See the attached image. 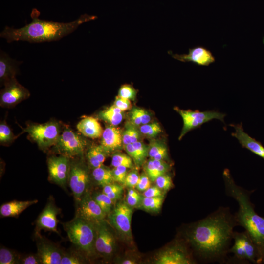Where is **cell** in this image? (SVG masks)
Returning a JSON list of instances; mask_svg holds the SVG:
<instances>
[{
  "label": "cell",
  "mask_w": 264,
  "mask_h": 264,
  "mask_svg": "<svg viewBox=\"0 0 264 264\" xmlns=\"http://www.w3.org/2000/svg\"><path fill=\"white\" fill-rule=\"evenodd\" d=\"M237 225L229 209L220 207L191 225L186 231V239L202 261L223 262Z\"/></svg>",
  "instance_id": "obj_1"
},
{
  "label": "cell",
  "mask_w": 264,
  "mask_h": 264,
  "mask_svg": "<svg viewBox=\"0 0 264 264\" xmlns=\"http://www.w3.org/2000/svg\"><path fill=\"white\" fill-rule=\"evenodd\" d=\"M38 15L39 14L35 15L32 11V20L30 23L20 28L6 26L0 33V37L8 42L22 41L42 43L57 41L76 30L84 22L96 18L95 16L85 14L73 21L64 23L40 19Z\"/></svg>",
  "instance_id": "obj_2"
},
{
  "label": "cell",
  "mask_w": 264,
  "mask_h": 264,
  "mask_svg": "<svg viewBox=\"0 0 264 264\" xmlns=\"http://www.w3.org/2000/svg\"><path fill=\"white\" fill-rule=\"evenodd\" d=\"M226 194L238 202L239 209L234 215L238 225L244 227L254 243L258 252L257 264H264V218L255 211L251 202V191L237 185L227 169L223 173Z\"/></svg>",
  "instance_id": "obj_3"
},
{
  "label": "cell",
  "mask_w": 264,
  "mask_h": 264,
  "mask_svg": "<svg viewBox=\"0 0 264 264\" xmlns=\"http://www.w3.org/2000/svg\"><path fill=\"white\" fill-rule=\"evenodd\" d=\"M64 228L70 242L88 255L94 252L96 228L95 224L76 216L66 223Z\"/></svg>",
  "instance_id": "obj_4"
},
{
  "label": "cell",
  "mask_w": 264,
  "mask_h": 264,
  "mask_svg": "<svg viewBox=\"0 0 264 264\" xmlns=\"http://www.w3.org/2000/svg\"><path fill=\"white\" fill-rule=\"evenodd\" d=\"M41 149L55 145L60 136V127L55 121L29 125L25 130Z\"/></svg>",
  "instance_id": "obj_5"
},
{
  "label": "cell",
  "mask_w": 264,
  "mask_h": 264,
  "mask_svg": "<svg viewBox=\"0 0 264 264\" xmlns=\"http://www.w3.org/2000/svg\"><path fill=\"white\" fill-rule=\"evenodd\" d=\"M175 110L181 116L183 125L181 133L179 137L180 140L189 131L197 128L203 124L214 119L224 121L225 114L215 111H199L198 110H182L178 108Z\"/></svg>",
  "instance_id": "obj_6"
},
{
  "label": "cell",
  "mask_w": 264,
  "mask_h": 264,
  "mask_svg": "<svg viewBox=\"0 0 264 264\" xmlns=\"http://www.w3.org/2000/svg\"><path fill=\"white\" fill-rule=\"evenodd\" d=\"M86 145L85 140L80 135L67 128L60 135L54 146L62 155L69 157L81 154Z\"/></svg>",
  "instance_id": "obj_7"
},
{
  "label": "cell",
  "mask_w": 264,
  "mask_h": 264,
  "mask_svg": "<svg viewBox=\"0 0 264 264\" xmlns=\"http://www.w3.org/2000/svg\"><path fill=\"white\" fill-rule=\"evenodd\" d=\"M133 210L126 202L117 203L110 213V223L121 234L128 238H132L131 221Z\"/></svg>",
  "instance_id": "obj_8"
},
{
  "label": "cell",
  "mask_w": 264,
  "mask_h": 264,
  "mask_svg": "<svg viewBox=\"0 0 264 264\" xmlns=\"http://www.w3.org/2000/svg\"><path fill=\"white\" fill-rule=\"evenodd\" d=\"M69 185L78 203L84 196L89 182L88 172L80 162H71L68 178Z\"/></svg>",
  "instance_id": "obj_9"
},
{
  "label": "cell",
  "mask_w": 264,
  "mask_h": 264,
  "mask_svg": "<svg viewBox=\"0 0 264 264\" xmlns=\"http://www.w3.org/2000/svg\"><path fill=\"white\" fill-rule=\"evenodd\" d=\"M156 264H190L196 263L186 247L178 243L171 245L157 255Z\"/></svg>",
  "instance_id": "obj_10"
},
{
  "label": "cell",
  "mask_w": 264,
  "mask_h": 264,
  "mask_svg": "<svg viewBox=\"0 0 264 264\" xmlns=\"http://www.w3.org/2000/svg\"><path fill=\"white\" fill-rule=\"evenodd\" d=\"M50 179L56 184L64 187L68 181L71 162L64 155L53 156L47 160Z\"/></svg>",
  "instance_id": "obj_11"
},
{
  "label": "cell",
  "mask_w": 264,
  "mask_h": 264,
  "mask_svg": "<svg viewBox=\"0 0 264 264\" xmlns=\"http://www.w3.org/2000/svg\"><path fill=\"white\" fill-rule=\"evenodd\" d=\"M107 215L93 197L89 194H85L78 203L76 216L94 224L104 219Z\"/></svg>",
  "instance_id": "obj_12"
},
{
  "label": "cell",
  "mask_w": 264,
  "mask_h": 264,
  "mask_svg": "<svg viewBox=\"0 0 264 264\" xmlns=\"http://www.w3.org/2000/svg\"><path fill=\"white\" fill-rule=\"evenodd\" d=\"M0 91L1 105L11 106L16 105L30 96L29 91L13 78L6 82Z\"/></svg>",
  "instance_id": "obj_13"
},
{
  "label": "cell",
  "mask_w": 264,
  "mask_h": 264,
  "mask_svg": "<svg viewBox=\"0 0 264 264\" xmlns=\"http://www.w3.org/2000/svg\"><path fill=\"white\" fill-rule=\"evenodd\" d=\"M95 249L101 255L109 257L112 255L114 250V237L103 220L95 224Z\"/></svg>",
  "instance_id": "obj_14"
},
{
  "label": "cell",
  "mask_w": 264,
  "mask_h": 264,
  "mask_svg": "<svg viewBox=\"0 0 264 264\" xmlns=\"http://www.w3.org/2000/svg\"><path fill=\"white\" fill-rule=\"evenodd\" d=\"M173 58L181 62H191L198 66H209L216 59L211 51L203 46L189 48L188 54H178L169 52Z\"/></svg>",
  "instance_id": "obj_15"
},
{
  "label": "cell",
  "mask_w": 264,
  "mask_h": 264,
  "mask_svg": "<svg viewBox=\"0 0 264 264\" xmlns=\"http://www.w3.org/2000/svg\"><path fill=\"white\" fill-rule=\"evenodd\" d=\"M60 210L56 206L53 201H50L38 217L36 221V233L41 230H45L58 233L57 215Z\"/></svg>",
  "instance_id": "obj_16"
},
{
  "label": "cell",
  "mask_w": 264,
  "mask_h": 264,
  "mask_svg": "<svg viewBox=\"0 0 264 264\" xmlns=\"http://www.w3.org/2000/svg\"><path fill=\"white\" fill-rule=\"evenodd\" d=\"M231 126L235 129V132L232 135L238 139L241 145L264 159V147L262 144L245 132L242 124Z\"/></svg>",
  "instance_id": "obj_17"
},
{
  "label": "cell",
  "mask_w": 264,
  "mask_h": 264,
  "mask_svg": "<svg viewBox=\"0 0 264 264\" xmlns=\"http://www.w3.org/2000/svg\"><path fill=\"white\" fill-rule=\"evenodd\" d=\"M37 247L42 264H61L63 253L56 245L41 241L37 243Z\"/></svg>",
  "instance_id": "obj_18"
},
{
  "label": "cell",
  "mask_w": 264,
  "mask_h": 264,
  "mask_svg": "<svg viewBox=\"0 0 264 264\" xmlns=\"http://www.w3.org/2000/svg\"><path fill=\"white\" fill-rule=\"evenodd\" d=\"M101 137L100 145L108 153L120 149L123 144L122 132L114 126H107Z\"/></svg>",
  "instance_id": "obj_19"
},
{
  "label": "cell",
  "mask_w": 264,
  "mask_h": 264,
  "mask_svg": "<svg viewBox=\"0 0 264 264\" xmlns=\"http://www.w3.org/2000/svg\"><path fill=\"white\" fill-rule=\"evenodd\" d=\"M19 62L12 59L6 53L0 50V81L1 85L15 78L18 73Z\"/></svg>",
  "instance_id": "obj_20"
},
{
  "label": "cell",
  "mask_w": 264,
  "mask_h": 264,
  "mask_svg": "<svg viewBox=\"0 0 264 264\" xmlns=\"http://www.w3.org/2000/svg\"><path fill=\"white\" fill-rule=\"evenodd\" d=\"M77 129L83 135L91 138L101 137L103 132L100 123L92 117L82 119L77 124Z\"/></svg>",
  "instance_id": "obj_21"
},
{
  "label": "cell",
  "mask_w": 264,
  "mask_h": 264,
  "mask_svg": "<svg viewBox=\"0 0 264 264\" xmlns=\"http://www.w3.org/2000/svg\"><path fill=\"white\" fill-rule=\"evenodd\" d=\"M37 202V199L26 201L13 200L7 202L1 205L0 214L3 217H15L30 206Z\"/></svg>",
  "instance_id": "obj_22"
},
{
  "label": "cell",
  "mask_w": 264,
  "mask_h": 264,
  "mask_svg": "<svg viewBox=\"0 0 264 264\" xmlns=\"http://www.w3.org/2000/svg\"><path fill=\"white\" fill-rule=\"evenodd\" d=\"M234 234L241 242L245 251L247 261L257 264V250L248 232L246 231L241 233L234 232Z\"/></svg>",
  "instance_id": "obj_23"
},
{
  "label": "cell",
  "mask_w": 264,
  "mask_h": 264,
  "mask_svg": "<svg viewBox=\"0 0 264 264\" xmlns=\"http://www.w3.org/2000/svg\"><path fill=\"white\" fill-rule=\"evenodd\" d=\"M108 154L101 145H95L90 148L86 157L89 165L94 169L103 165Z\"/></svg>",
  "instance_id": "obj_24"
},
{
  "label": "cell",
  "mask_w": 264,
  "mask_h": 264,
  "mask_svg": "<svg viewBox=\"0 0 264 264\" xmlns=\"http://www.w3.org/2000/svg\"><path fill=\"white\" fill-rule=\"evenodd\" d=\"M92 176L96 183L102 187L114 181L112 170L104 165L94 168Z\"/></svg>",
  "instance_id": "obj_25"
},
{
  "label": "cell",
  "mask_w": 264,
  "mask_h": 264,
  "mask_svg": "<svg viewBox=\"0 0 264 264\" xmlns=\"http://www.w3.org/2000/svg\"><path fill=\"white\" fill-rule=\"evenodd\" d=\"M148 156L151 159L164 160L168 156L166 145L160 141L154 140L148 146Z\"/></svg>",
  "instance_id": "obj_26"
},
{
  "label": "cell",
  "mask_w": 264,
  "mask_h": 264,
  "mask_svg": "<svg viewBox=\"0 0 264 264\" xmlns=\"http://www.w3.org/2000/svg\"><path fill=\"white\" fill-rule=\"evenodd\" d=\"M130 121L132 124L139 127L142 125L150 123L151 117L145 109L134 107L129 114Z\"/></svg>",
  "instance_id": "obj_27"
},
{
  "label": "cell",
  "mask_w": 264,
  "mask_h": 264,
  "mask_svg": "<svg viewBox=\"0 0 264 264\" xmlns=\"http://www.w3.org/2000/svg\"><path fill=\"white\" fill-rule=\"evenodd\" d=\"M138 127L128 122L122 132L123 144L124 145L133 143L139 141L140 132Z\"/></svg>",
  "instance_id": "obj_28"
},
{
  "label": "cell",
  "mask_w": 264,
  "mask_h": 264,
  "mask_svg": "<svg viewBox=\"0 0 264 264\" xmlns=\"http://www.w3.org/2000/svg\"><path fill=\"white\" fill-rule=\"evenodd\" d=\"M98 117L111 125L115 126L121 122L123 114L122 113L115 112L107 108L99 112Z\"/></svg>",
  "instance_id": "obj_29"
},
{
  "label": "cell",
  "mask_w": 264,
  "mask_h": 264,
  "mask_svg": "<svg viewBox=\"0 0 264 264\" xmlns=\"http://www.w3.org/2000/svg\"><path fill=\"white\" fill-rule=\"evenodd\" d=\"M163 199V196L157 197H144L141 203L142 207L145 210L157 211L161 208Z\"/></svg>",
  "instance_id": "obj_30"
},
{
  "label": "cell",
  "mask_w": 264,
  "mask_h": 264,
  "mask_svg": "<svg viewBox=\"0 0 264 264\" xmlns=\"http://www.w3.org/2000/svg\"><path fill=\"white\" fill-rule=\"evenodd\" d=\"M123 190L121 185L111 183L103 186L102 192L114 202L121 197Z\"/></svg>",
  "instance_id": "obj_31"
},
{
  "label": "cell",
  "mask_w": 264,
  "mask_h": 264,
  "mask_svg": "<svg viewBox=\"0 0 264 264\" xmlns=\"http://www.w3.org/2000/svg\"><path fill=\"white\" fill-rule=\"evenodd\" d=\"M111 165L114 167L124 166L127 168H132L133 163L132 158L122 153H115L111 158Z\"/></svg>",
  "instance_id": "obj_32"
},
{
  "label": "cell",
  "mask_w": 264,
  "mask_h": 264,
  "mask_svg": "<svg viewBox=\"0 0 264 264\" xmlns=\"http://www.w3.org/2000/svg\"><path fill=\"white\" fill-rule=\"evenodd\" d=\"M139 130L141 134L149 138L156 136L162 131L159 124L156 122L142 125L139 127Z\"/></svg>",
  "instance_id": "obj_33"
},
{
  "label": "cell",
  "mask_w": 264,
  "mask_h": 264,
  "mask_svg": "<svg viewBox=\"0 0 264 264\" xmlns=\"http://www.w3.org/2000/svg\"><path fill=\"white\" fill-rule=\"evenodd\" d=\"M93 197L106 215L110 213L113 201L105 194L97 193Z\"/></svg>",
  "instance_id": "obj_34"
},
{
  "label": "cell",
  "mask_w": 264,
  "mask_h": 264,
  "mask_svg": "<svg viewBox=\"0 0 264 264\" xmlns=\"http://www.w3.org/2000/svg\"><path fill=\"white\" fill-rule=\"evenodd\" d=\"M20 259L13 251L6 248H1L0 249V264H20Z\"/></svg>",
  "instance_id": "obj_35"
},
{
  "label": "cell",
  "mask_w": 264,
  "mask_h": 264,
  "mask_svg": "<svg viewBox=\"0 0 264 264\" xmlns=\"http://www.w3.org/2000/svg\"><path fill=\"white\" fill-rule=\"evenodd\" d=\"M234 239V244L233 246L229 249L228 252L233 253L235 257L241 261H247L244 248L240 239L234 234L233 235Z\"/></svg>",
  "instance_id": "obj_36"
},
{
  "label": "cell",
  "mask_w": 264,
  "mask_h": 264,
  "mask_svg": "<svg viewBox=\"0 0 264 264\" xmlns=\"http://www.w3.org/2000/svg\"><path fill=\"white\" fill-rule=\"evenodd\" d=\"M118 96L129 100H134L137 91L131 85L124 84L119 89Z\"/></svg>",
  "instance_id": "obj_37"
},
{
  "label": "cell",
  "mask_w": 264,
  "mask_h": 264,
  "mask_svg": "<svg viewBox=\"0 0 264 264\" xmlns=\"http://www.w3.org/2000/svg\"><path fill=\"white\" fill-rule=\"evenodd\" d=\"M155 182L156 186L163 191H167L173 187L172 177L167 174L162 175L157 177Z\"/></svg>",
  "instance_id": "obj_38"
},
{
  "label": "cell",
  "mask_w": 264,
  "mask_h": 264,
  "mask_svg": "<svg viewBox=\"0 0 264 264\" xmlns=\"http://www.w3.org/2000/svg\"><path fill=\"white\" fill-rule=\"evenodd\" d=\"M83 263L81 257L75 252L63 253L61 264H81Z\"/></svg>",
  "instance_id": "obj_39"
},
{
  "label": "cell",
  "mask_w": 264,
  "mask_h": 264,
  "mask_svg": "<svg viewBox=\"0 0 264 264\" xmlns=\"http://www.w3.org/2000/svg\"><path fill=\"white\" fill-rule=\"evenodd\" d=\"M142 199L141 196L135 190L132 188L128 190L126 202L130 206L132 207L136 206L141 202Z\"/></svg>",
  "instance_id": "obj_40"
},
{
  "label": "cell",
  "mask_w": 264,
  "mask_h": 264,
  "mask_svg": "<svg viewBox=\"0 0 264 264\" xmlns=\"http://www.w3.org/2000/svg\"><path fill=\"white\" fill-rule=\"evenodd\" d=\"M145 172L152 181H155L157 177L159 176L154 160L151 158L145 164Z\"/></svg>",
  "instance_id": "obj_41"
},
{
  "label": "cell",
  "mask_w": 264,
  "mask_h": 264,
  "mask_svg": "<svg viewBox=\"0 0 264 264\" xmlns=\"http://www.w3.org/2000/svg\"><path fill=\"white\" fill-rule=\"evenodd\" d=\"M13 138V133L9 127L5 123L0 125V142L1 143H7Z\"/></svg>",
  "instance_id": "obj_42"
},
{
  "label": "cell",
  "mask_w": 264,
  "mask_h": 264,
  "mask_svg": "<svg viewBox=\"0 0 264 264\" xmlns=\"http://www.w3.org/2000/svg\"><path fill=\"white\" fill-rule=\"evenodd\" d=\"M132 144L136 150L141 163L142 164L146 157L148 155V146L140 141H136Z\"/></svg>",
  "instance_id": "obj_43"
},
{
  "label": "cell",
  "mask_w": 264,
  "mask_h": 264,
  "mask_svg": "<svg viewBox=\"0 0 264 264\" xmlns=\"http://www.w3.org/2000/svg\"><path fill=\"white\" fill-rule=\"evenodd\" d=\"M139 177L140 176L137 171L135 170L132 171L127 173L124 184L131 188L136 187Z\"/></svg>",
  "instance_id": "obj_44"
},
{
  "label": "cell",
  "mask_w": 264,
  "mask_h": 264,
  "mask_svg": "<svg viewBox=\"0 0 264 264\" xmlns=\"http://www.w3.org/2000/svg\"><path fill=\"white\" fill-rule=\"evenodd\" d=\"M128 168L124 166L114 167L112 170L113 180L119 183H123L127 174Z\"/></svg>",
  "instance_id": "obj_45"
},
{
  "label": "cell",
  "mask_w": 264,
  "mask_h": 264,
  "mask_svg": "<svg viewBox=\"0 0 264 264\" xmlns=\"http://www.w3.org/2000/svg\"><path fill=\"white\" fill-rule=\"evenodd\" d=\"M151 186V180L146 173H143L140 176L136 188L140 191H145Z\"/></svg>",
  "instance_id": "obj_46"
},
{
  "label": "cell",
  "mask_w": 264,
  "mask_h": 264,
  "mask_svg": "<svg viewBox=\"0 0 264 264\" xmlns=\"http://www.w3.org/2000/svg\"><path fill=\"white\" fill-rule=\"evenodd\" d=\"M114 105L122 111L128 110L131 107L130 100L118 96L115 97Z\"/></svg>",
  "instance_id": "obj_47"
},
{
  "label": "cell",
  "mask_w": 264,
  "mask_h": 264,
  "mask_svg": "<svg viewBox=\"0 0 264 264\" xmlns=\"http://www.w3.org/2000/svg\"><path fill=\"white\" fill-rule=\"evenodd\" d=\"M124 147L128 155L133 160L134 162L138 165H141L142 164L140 159L133 144L132 143H130L124 145Z\"/></svg>",
  "instance_id": "obj_48"
},
{
  "label": "cell",
  "mask_w": 264,
  "mask_h": 264,
  "mask_svg": "<svg viewBox=\"0 0 264 264\" xmlns=\"http://www.w3.org/2000/svg\"><path fill=\"white\" fill-rule=\"evenodd\" d=\"M20 264H41V260L38 254H29L20 259Z\"/></svg>",
  "instance_id": "obj_49"
},
{
  "label": "cell",
  "mask_w": 264,
  "mask_h": 264,
  "mask_svg": "<svg viewBox=\"0 0 264 264\" xmlns=\"http://www.w3.org/2000/svg\"><path fill=\"white\" fill-rule=\"evenodd\" d=\"M163 192L156 186H150L144 191L143 195L144 197H157L163 196Z\"/></svg>",
  "instance_id": "obj_50"
},
{
  "label": "cell",
  "mask_w": 264,
  "mask_h": 264,
  "mask_svg": "<svg viewBox=\"0 0 264 264\" xmlns=\"http://www.w3.org/2000/svg\"><path fill=\"white\" fill-rule=\"evenodd\" d=\"M120 264H136V262L135 261L133 260H130V259H126L123 261H122Z\"/></svg>",
  "instance_id": "obj_51"
}]
</instances>
